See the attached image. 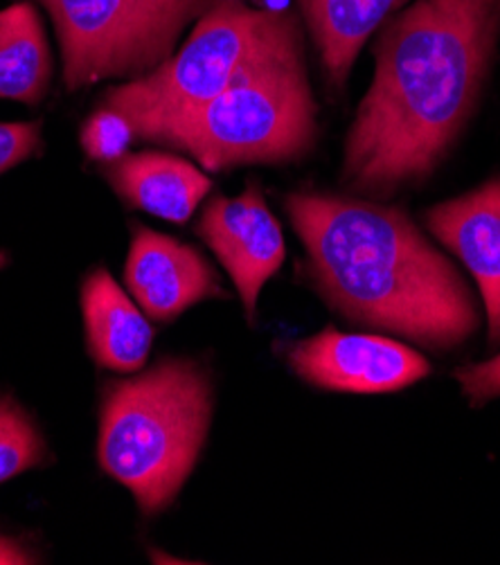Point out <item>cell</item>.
<instances>
[{
	"mask_svg": "<svg viewBox=\"0 0 500 565\" xmlns=\"http://www.w3.org/2000/svg\"><path fill=\"white\" fill-rule=\"evenodd\" d=\"M498 36L500 0H413L383 23L343 151L352 192L393 196L435 172L471 118Z\"/></svg>",
	"mask_w": 500,
	"mask_h": 565,
	"instance_id": "obj_1",
	"label": "cell"
},
{
	"mask_svg": "<svg viewBox=\"0 0 500 565\" xmlns=\"http://www.w3.org/2000/svg\"><path fill=\"white\" fill-rule=\"evenodd\" d=\"M283 205L333 311L439 352L478 329L467 281L404 210L327 192H291Z\"/></svg>",
	"mask_w": 500,
	"mask_h": 565,
	"instance_id": "obj_2",
	"label": "cell"
},
{
	"mask_svg": "<svg viewBox=\"0 0 500 565\" xmlns=\"http://www.w3.org/2000/svg\"><path fill=\"white\" fill-rule=\"evenodd\" d=\"M136 138L174 147L214 174L305 160L318 138V104L300 25L255 56L219 95L145 127Z\"/></svg>",
	"mask_w": 500,
	"mask_h": 565,
	"instance_id": "obj_3",
	"label": "cell"
},
{
	"mask_svg": "<svg viewBox=\"0 0 500 565\" xmlns=\"http://www.w3.org/2000/svg\"><path fill=\"white\" fill-rule=\"evenodd\" d=\"M214 390L192 359H162L131 379L102 387L99 469L156 516L179 498L210 433Z\"/></svg>",
	"mask_w": 500,
	"mask_h": 565,
	"instance_id": "obj_4",
	"label": "cell"
},
{
	"mask_svg": "<svg viewBox=\"0 0 500 565\" xmlns=\"http://www.w3.org/2000/svg\"><path fill=\"white\" fill-rule=\"evenodd\" d=\"M296 25L291 14L259 10L246 0H216L177 54L145 77L110 88L102 108L118 113L138 136L145 127L219 95Z\"/></svg>",
	"mask_w": 500,
	"mask_h": 565,
	"instance_id": "obj_5",
	"label": "cell"
},
{
	"mask_svg": "<svg viewBox=\"0 0 500 565\" xmlns=\"http://www.w3.org/2000/svg\"><path fill=\"white\" fill-rule=\"evenodd\" d=\"M54 21L64 79L79 90L104 79L145 77L174 54L177 43L140 0H36Z\"/></svg>",
	"mask_w": 500,
	"mask_h": 565,
	"instance_id": "obj_6",
	"label": "cell"
},
{
	"mask_svg": "<svg viewBox=\"0 0 500 565\" xmlns=\"http://www.w3.org/2000/svg\"><path fill=\"white\" fill-rule=\"evenodd\" d=\"M287 363L309 385L352 394L397 392L430 374L419 352L393 338L331 327L296 343Z\"/></svg>",
	"mask_w": 500,
	"mask_h": 565,
	"instance_id": "obj_7",
	"label": "cell"
},
{
	"mask_svg": "<svg viewBox=\"0 0 500 565\" xmlns=\"http://www.w3.org/2000/svg\"><path fill=\"white\" fill-rule=\"evenodd\" d=\"M196 235L231 275L253 322L264 285L287 257L283 225L262 188L253 181L240 196H214L199 216Z\"/></svg>",
	"mask_w": 500,
	"mask_h": 565,
	"instance_id": "obj_8",
	"label": "cell"
},
{
	"mask_svg": "<svg viewBox=\"0 0 500 565\" xmlns=\"http://www.w3.org/2000/svg\"><path fill=\"white\" fill-rule=\"evenodd\" d=\"M125 285L145 316L162 324L203 300L226 298L219 275L194 246L147 225H134Z\"/></svg>",
	"mask_w": 500,
	"mask_h": 565,
	"instance_id": "obj_9",
	"label": "cell"
},
{
	"mask_svg": "<svg viewBox=\"0 0 500 565\" xmlns=\"http://www.w3.org/2000/svg\"><path fill=\"white\" fill-rule=\"evenodd\" d=\"M424 223L474 275L487 309L489 341L500 343V177L433 205Z\"/></svg>",
	"mask_w": 500,
	"mask_h": 565,
	"instance_id": "obj_10",
	"label": "cell"
},
{
	"mask_svg": "<svg viewBox=\"0 0 500 565\" xmlns=\"http://www.w3.org/2000/svg\"><path fill=\"white\" fill-rule=\"evenodd\" d=\"M104 179L129 207L179 225L194 216L212 190L201 167L164 151L125 153L104 164Z\"/></svg>",
	"mask_w": 500,
	"mask_h": 565,
	"instance_id": "obj_11",
	"label": "cell"
},
{
	"mask_svg": "<svg viewBox=\"0 0 500 565\" xmlns=\"http://www.w3.org/2000/svg\"><path fill=\"white\" fill-rule=\"evenodd\" d=\"M86 352L102 370L134 374L145 367L153 329L136 300L106 268H93L82 285Z\"/></svg>",
	"mask_w": 500,
	"mask_h": 565,
	"instance_id": "obj_12",
	"label": "cell"
},
{
	"mask_svg": "<svg viewBox=\"0 0 500 565\" xmlns=\"http://www.w3.org/2000/svg\"><path fill=\"white\" fill-rule=\"evenodd\" d=\"M411 0H298L327 82L343 90L363 45Z\"/></svg>",
	"mask_w": 500,
	"mask_h": 565,
	"instance_id": "obj_13",
	"label": "cell"
},
{
	"mask_svg": "<svg viewBox=\"0 0 500 565\" xmlns=\"http://www.w3.org/2000/svg\"><path fill=\"white\" fill-rule=\"evenodd\" d=\"M50 79L52 54L39 10L30 0L0 10V99L36 106Z\"/></svg>",
	"mask_w": 500,
	"mask_h": 565,
	"instance_id": "obj_14",
	"label": "cell"
},
{
	"mask_svg": "<svg viewBox=\"0 0 500 565\" xmlns=\"http://www.w3.org/2000/svg\"><path fill=\"white\" fill-rule=\"evenodd\" d=\"M47 456V444L32 415L0 394V484L41 467Z\"/></svg>",
	"mask_w": 500,
	"mask_h": 565,
	"instance_id": "obj_15",
	"label": "cell"
},
{
	"mask_svg": "<svg viewBox=\"0 0 500 565\" xmlns=\"http://www.w3.org/2000/svg\"><path fill=\"white\" fill-rule=\"evenodd\" d=\"M131 140H136L131 125L118 113L102 106L84 122L82 129V147L86 156L102 164L125 156Z\"/></svg>",
	"mask_w": 500,
	"mask_h": 565,
	"instance_id": "obj_16",
	"label": "cell"
},
{
	"mask_svg": "<svg viewBox=\"0 0 500 565\" xmlns=\"http://www.w3.org/2000/svg\"><path fill=\"white\" fill-rule=\"evenodd\" d=\"M151 19L167 32L174 43L196 23L216 0H140Z\"/></svg>",
	"mask_w": 500,
	"mask_h": 565,
	"instance_id": "obj_17",
	"label": "cell"
},
{
	"mask_svg": "<svg viewBox=\"0 0 500 565\" xmlns=\"http://www.w3.org/2000/svg\"><path fill=\"white\" fill-rule=\"evenodd\" d=\"M43 149L41 122H0V177Z\"/></svg>",
	"mask_w": 500,
	"mask_h": 565,
	"instance_id": "obj_18",
	"label": "cell"
},
{
	"mask_svg": "<svg viewBox=\"0 0 500 565\" xmlns=\"http://www.w3.org/2000/svg\"><path fill=\"white\" fill-rule=\"evenodd\" d=\"M456 381L471 406H485L500 397V354L489 361L456 370Z\"/></svg>",
	"mask_w": 500,
	"mask_h": 565,
	"instance_id": "obj_19",
	"label": "cell"
},
{
	"mask_svg": "<svg viewBox=\"0 0 500 565\" xmlns=\"http://www.w3.org/2000/svg\"><path fill=\"white\" fill-rule=\"evenodd\" d=\"M0 563H32V554L19 541L0 536Z\"/></svg>",
	"mask_w": 500,
	"mask_h": 565,
	"instance_id": "obj_20",
	"label": "cell"
},
{
	"mask_svg": "<svg viewBox=\"0 0 500 565\" xmlns=\"http://www.w3.org/2000/svg\"><path fill=\"white\" fill-rule=\"evenodd\" d=\"M8 264V253H3V250H0V268H3Z\"/></svg>",
	"mask_w": 500,
	"mask_h": 565,
	"instance_id": "obj_21",
	"label": "cell"
}]
</instances>
